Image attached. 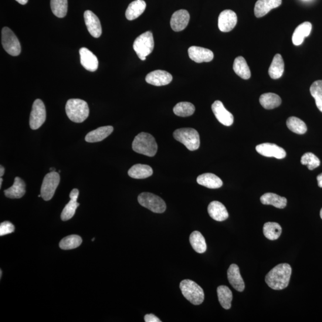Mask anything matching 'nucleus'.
Listing matches in <instances>:
<instances>
[{
    "mask_svg": "<svg viewBox=\"0 0 322 322\" xmlns=\"http://www.w3.org/2000/svg\"><path fill=\"white\" fill-rule=\"evenodd\" d=\"M287 125L291 131L298 134H304L307 130V125L304 122L297 117L288 118Z\"/></svg>",
    "mask_w": 322,
    "mask_h": 322,
    "instance_id": "nucleus-35",
    "label": "nucleus"
},
{
    "mask_svg": "<svg viewBox=\"0 0 322 322\" xmlns=\"http://www.w3.org/2000/svg\"><path fill=\"white\" fill-rule=\"evenodd\" d=\"M79 196V190L77 189H74L70 193L69 197L71 199L76 200L77 201L78 198Z\"/></svg>",
    "mask_w": 322,
    "mask_h": 322,
    "instance_id": "nucleus-44",
    "label": "nucleus"
},
{
    "mask_svg": "<svg viewBox=\"0 0 322 322\" xmlns=\"http://www.w3.org/2000/svg\"><path fill=\"white\" fill-rule=\"evenodd\" d=\"M190 58L196 63L209 62L213 59L211 50L203 47L192 46L188 50Z\"/></svg>",
    "mask_w": 322,
    "mask_h": 322,
    "instance_id": "nucleus-16",
    "label": "nucleus"
},
{
    "mask_svg": "<svg viewBox=\"0 0 322 322\" xmlns=\"http://www.w3.org/2000/svg\"><path fill=\"white\" fill-rule=\"evenodd\" d=\"M197 183L199 185L209 189H219L223 186V182L218 176L212 173H205L198 176Z\"/></svg>",
    "mask_w": 322,
    "mask_h": 322,
    "instance_id": "nucleus-26",
    "label": "nucleus"
},
{
    "mask_svg": "<svg viewBox=\"0 0 322 322\" xmlns=\"http://www.w3.org/2000/svg\"><path fill=\"white\" fill-rule=\"evenodd\" d=\"M208 212L211 218L218 222H223L229 218V213L225 206L219 201H212L209 203Z\"/></svg>",
    "mask_w": 322,
    "mask_h": 322,
    "instance_id": "nucleus-21",
    "label": "nucleus"
},
{
    "mask_svg": "<svg viewBox=\"0 0 322 322\" xmlns=\"http://www.w3.org/2000/svg\"><path fill=\"white\" fill-rule=\"evenodd\" d=\"M6 197L10 199H19L23 197L26 193V185L23 180L19 177L15 179L14 184L8 189L5 190Z\"/></svg>",
    "mask_w": 322,
    "mask_h": 322,
    "instance_id": "nucleus-22",
    "label": "nucleus"
},
{
    "mask_svg": "<svg viewBox=\"0 0 322 322\" xmlns=\"http://www.w3.org/2000/svg\"><path fill=\"white\" fill-rule=\"evenodd\" d=\"M291 273L292 268L289 264H280L267 274L266 282L274 290H282L289 284Z\"/></svg>",
    "mask_w": 322,
    "mask_h": 322,
    "instance_id": "nucleus-1",
    "label": "nucleus"
},
{
    "mask_svg": "<svg viewBox=\"0 0 322 322\" xmlns=\"http://www.w3.org/2000/svg\"><path fill=\"white\" fill-rule=\"evenodd\" d=\"M172 77L170 74L165 70H154L148 74L146 77V81L155 86H163L171 82Z\"/></svg>",
    "mask_w": 322,
    "mask_h": 322,
    "instance_id": "nucleus-15",
    "label": "nucleus"
},
{
    "mask_svg": "<svg viewBox=\"0 0 322 322\" xmlns=\"http://www.w3.org/2000/svg\"><path fill=\"white\" fill-rule=\"evenodd\" d=\"M82 239L79 235H73L64 238L59 243L61 249L69 250L77 248L82 243Z\"/></svg>",
    "mask_w": 322,
    "mask_h": 322,
    "instance_id": "nucleus-38",
    "label": "nucleus"
},
{
    "mask_svg": "<svg viewBox=\"0 0 322 322\" xmlns=\"http://www.w3.org/2000/svg\"><path fill=\"white\" fill-rule=\"evenodd\" d=\"M260 103L264 109L273 110L280 106L282 100L277 94L268 93H264L260 96Z\"/></svg>",
    "mask_w": 322,
    "mask_h": 322,
    "instance_id": "nucleus-30",
    "label": "nucleus"
},
{
    "mask_svg": "<svg viewBox=\"0 0 322 322\" xmlns=\"http://www.w3.org/2000/svg\"><path fill=\"white\" fill-rule=\"evenodd\" d=\"M317 181L318 182V186H319L320 188H322V173L317 176Z\"/></svg>",
    "mask_w": 322,
    "mask_h": 322,
    "instance_id": "nucleus-45",
    "label": "nucleus"
},
{
    "mask_svg": "<svg viewBox=\"0 0 322 322\" xmlns=\"http://www.w3.org/2000/svg\"><path fill=\"white\" fill-rule=\"evenodd\" d=\"M320 218L322 219V208L321 209V211L320 212Z\"/></svg>",
    "mask_w": 322,
    "mask_h": 322,
    "instance_id": "nucleus-50",
    "label": "nucleus"
},
{
    "mask_svg": "<svg viewBox=\"0 0 322 322\" xmlns=\"http://www.w3.org/2000/svg\"><path fill=\"white\" fill-rule=\"evenodd\" d=\"M175 115L178 117H187L194 114L195 107L191 103L180 102L175 105L173 109Z\"/></svg>",
    "mask_w": 322,
    "mask_h": 322,
    "instance_id": "nucleus-37",
    "label": "nucleus"
},
{
    "mask_svg": "<svg viewBox=\"0 0 322 322\" xmlns=\"http://www.w3.org/2000/svg\"><path fill=\"white\" fill-rule=\"evenodd\" d=\"M114 128L112 126L101 127L88 133L85 140L89 143H96L104 140L113 133Z\"/></svg>",
    "mask_w": 322,
    "mask_h": 322,
    "instance_id": "nucleus-23",
    "label": "nucleus"
},
{
    "mask_svg": "<svg viewBox=\"0 0 322 322\" xmlns=\"http://www.w3.org/2000/svg\"><path fill=\"white\" fill-rule=\"evenodd\" d=\"M46 120V111L45 104L40 99L33 102L29 118L30 127L32 130H37L45 123Z\"/></svg>",
    "mask_w": 322,
    "mask_h": 322,
    "instance_id": "nucleus-10",
    "label": "nucleus"
},
{
    "mask_svg": "<svg viewBox=\"0 0 322 322\" xmlns=\"http://www.w3.org/2000/svg\"><path fill=\"white\" fill-rule=\"evenodd\" d=\"M190 20V15L187 10H180L172 15L170 24L175 32L182 31L187 27Z\"/></svg>",
    "mask_w": 322,
    "mask_h": 322,
    "instance_id": "nucleus-17",
    "label": "nucleus"
},
{
    "mask_svg": "<svg viewBox=\"0 0 322 322\" xmlns=\"http://www.w3.org/2000/svg\"><path fill=\"white\" fill-rule=\"evenodd\" d=\"M51 9L57 18L65 17L67 12V0H51Z\"/></svg>",
    "mask_w": 322,
    "mask_h": 322,
    "instance_id": "nucleus-36",
    "label": "nucleus"
},
{
    "mask_svg": "<svg viewBox=\"0 0 322 322\" xmlns=\"http://www.w3.org/2000/svg\"><path fill=\"white\" fill-rule=\"evenodd\" d=\"M145 321L146 322H161V320L153 314L145 315Z\"/></svg>",
    "mask_w": 322,
    "mask_h": 322,
    "instance_id": "nucleus-43",
    "label": "nucleus"
},
{
    "mask_svg": "<svg viewBox=\"0 0 322 322\" xmlns=\"http://www.w3.org/2000/svg\"><path fill=\"white\" fill-rule=\"evenodd\" d=\"M218 295L220 304L226 310H229L232 306L233 294L231 290L226 286L218 288Z\"/></svg>",
    "mask_w": 322,
    "mask_h": 322,
    "instance_id": "nucleus-32",
    "label": "nucleus"
},
{
    "mask_svg": "<svg viewBox=\"0 0 322 322\" xmlns=\"http://www.w3.org/2000/svg\"><path fill=\"white\" fill-rule=\"evenodd\" d=\"M264 205H273L274 207L283 209L287 206V199L273 193H267L260 198Z\"/></svg>",
    "mask_w": 322,
    "mask_h": 322,
    "instance_id": "nucleus-28",
    "label": "nucleus"
},
{
    "mask_svg": "<svg viewBox=\"0 0 322 322\" xmlns=\"http://www.w3.org/2000/svg\"><path fill=\"white\" fill-rule=\"evenodd\" d=\"M15 231V226L9 222H5L0 225V236H4Z\"/></svg>",
    "mask_w": 322,
    "mask_h": 322,
    "instance_id": "nucleus-42",
    "label": "nucleus"
},
{
    "mask_svg": "<svg viewBox=\"0 0 322 322\" xmlns=\"http://www.w3.org/2000/svg\"><path fill=\"white\" fill-rule=\"evenodd\" d=\"M212 111L220 123L228 127L233 124V115L226 109L221 101H214L212 104Z\"/></svg>",
    "mask_w": 322,
    "mask_h": 322,
    "instance_id": "nucleus-13",
    "label": "nucleus"
},
{
    "mask_svg": "<svg viewBox=\"0 0 322 322\" xmlns=\"http://www.w3.org/2000/svg\"><path fill=\"white\" fill-rule=\"evenodd\" d=\"M84 16L85 23L90 34L94 38H99L102 33L99 19L90 10H86Z\"/></svg>",
    "mask_w": 322,
    "mask_h": 322,
    "instance_id": "nucleus-14",
    "label": "nucleus"
},
{
    "mask_svg": "<svg viewBox=\"0 0 322 322\" xmlns=\"http://www.w3.org/2000/svg\"><path fill=\"white\" fill-rule=\"evenodd\" d=\"M79 206L80 203L77 202L76 200L70 199V201L67 203L61 213V219L63 221H67V220L72 219L76 213L77 208Z\"/></svg>",
    "mask_w": 322,
    "mask_h": 322,
    "instance_id": "nucleus-40",
    "label": "nucleus"
},
{
    "mask_svg": "<svg viewBox=\"0 0 322 322\" xmlns=\"http://www.w3.org/2000/svg\"><path fill=\"white\" fill-rule=\"evenodd\" d=\"M235 73L243 80H248L251 77V70L246 60L242 56L236 57L233 63Z\"/></svg>",
    "mask_w": 322,
    "mask_h": 322,
    "instance_id": "nucleus-31",
    "label": "nucleus"
},
{
    "mask_svg": "<svg viewBox=\"0 0 322 322\" xmlns=\"http://www.w3.org/2000/svg\"><path fill=\"white\" fill-rule=\"evenodd\" d=\"M0 274H1V275H0V277L2 278V270L0 271Z\"/></svg>",
    "mask_w": 322,
    "mask_h": 322,
    "instance_id": "nucleus-51",
    "label": "nucleus"
},
{
    "mask_svg": "<svg viewBox=\"0 0 322 322\" xmlns=\"http://www.w3.org/2000/svg\"><path fill=\"white\" fill-rule=\"evenodd\" d=\"M189 240L193 249L196 253L202 254L206 252L207 246H206L204 237L203 236L201 232L198 231L192 232L190 236Z\"/></svg>",
    "mask_w": 322,
    "mask_h": 322,
    "instance_id": "nucleus-33",
    "label": "nucleus"
},
{
    "mask_svg": "<svg viewBox=\"0 0 322 322\" xmlns=\"http://www.w3.org/2000/svg\"><path fill=\"white\" fill-rule=\"evenodd\" d=\"M5 168L4 167H3L2 165H1V167H0V177H2L3 175H4L5 174Z\"/></svg>",
    "mask_w": 322,
    "mask_h": 322,
    "instance_id": "nucleus-46",
    "label": "nucleus"
},
{
    "mask_svg": "<svg viewBox=\"0 0 322 322\" xmlns=\"http://www.w3.org/2000/svg\"><path fill=\"white\" fill-rule=\"evenodd\" d=\"M228 278L229 283L239 292H242L245 290V283L241 275H240L239 268L235 264H232L228 270Z\"/></svg>",
    "mask_w": 322,
    "mask_h": 322,
    "instance_id": "nucleus-20",
    "label": "nucleus"
},
{
    "mask_svg": "<svg viewBox=\"0 0 322 322\" xmlns=\"http://www.w3.org/2000/svg\"><path fill=\"white\" fill-rule=\"evenodd\" d=\"M154 48L153 34L151 31H147L138 36L134 41L133 49L139 58L145 60L150 55Z\"/></svg>",
    "mask_w": 322,
    "mask_h": 322,
    "instance_id": "nucleus-6",
    "label": "nucleus"
},
{
    "mask_svg": "<svg viewBox=\"0 0 322 322\" xmlns=\"http://www.w3.org/2000/svg\"><path fill=\"white\" fill-rule=\"evenodd\" d=\"M94 238H93V239H92V241H94Z\"/></svg>",
    "mask_w": 322,
    "mask_h": 322,
    "instance_id": "nucleus-52",
    "label": "nucleus"
},
{
    "mask_svg": "<svg viewBox=\"0 0 322 322\" xmlns=\"http://www.w3.org/2000/svg\"><path fill=\"white\" fill-rule=\"evenodd\" d=\"M128 175L135 179H144L153 174V169L148 165L135 164L128 172Z\"/></svg>",
    "mask_w": 322,
    "mask_h": 322,
    "instance_id": "nucleus-27",
    "label": "nucleus"
},
{
    "mask_svg": "<svg viewBox=\"0 0 322 322\" xmlns=\"http://www.w3.org/2000/svg\"><path fill=\"white\" fill-rule=\"evenodd\" d=\"M80 55L81 63L85 69L90 72H94L97 69L99 61L90 50L83 47L80 50Z\"/></svg>",
    "mask_w": 322,
    "mask_h": 322,
    "instance_id": "nucleus-18",
    "label": "nucleus"
},
{
    "mask_svg": "<svg viewBox=\"0 0 322 322\" xmlns=\"http://www.w3.org/2000/svg\"><path fill=\"white\" fill-rule=\"evenodd\" d=\"M16 1L18 2L20 5H25L28 3V0H16Z\"/></svg>",
    "mask_w": 322,
    "mask_h": 322,
    "instance_id": "nucleus-47",
    "label": "nucleus"
},
{
    "mask_svg": "<svg viewBox=\"0 0 322 322\" xmlns=\"http://www.w3.org/2000/svg\"><path fill=\"white\" fill-rule=\"evenodd\" d=\"M301 163L307 165L310 170H313L320 165V161L316 155L311 152H307L301 157Z\"/></svg>",
    "mask_w": 322,
    "mask_h": 322,
    "instance_id": "nucleus-41",
    "label": "nucleus"
},
{
    "mask_svg": "<svg viewBox=\"0 0 322 322\" xmlns=\"http://www.w3.org/2000/svg\"><path fill=\"white\" fill-rule=\"evenodd\" d=\"M284 64L282 56L277 54L274 56L269 67V74L272 79H279L283 76Z\"/></svg>",
    "mask_w": 322,
    "mask_h": 322,
    "instance_id": "nucleus-29",
    "label": "nucleus"
},
{
    "mask_svg": "<svg viewBox=\"0 0 322 322\" xmlns=\"http://www.w3.org/2000/svg\"><path fill=\"white\" fill-rule=\"evenodd\" d=\"M3 181V178L1 177V178H0V188H2Z\"/></svg>",
    "mask_w": 322,
    "mask_h": 322,
    "instance_id": "nucleus-48",
    "label": "nucleus"
},
{
    "mask_svg": "<svg viewBox=\"0 0 322 322\" xmlns=\"http://www.w3.org/2000/svg\"><path fill=\"white\" fill-rule=\"evenodd\" d=\"M176 140L184 144L189 151L197 150L200 147V137L198 132L191 128L177 129L173 133Z\"/></svg>",
    "mask_w": 322,
    "mask_h": 322,
    "instance_id": "nucleus-4",
    "label": "nucleus"
},
{
    "mask_svg": "<svg viewBox=\"0 0 322 322\" xmlns=\"http://www.w3.org/2000/svg\"><path fill=\"white\" fill-rule=\"evenodd\" d=\"M263 233L266 238L269 240H276L282 233V228L279 224L274 222H268L264 224Z\"/></svg>",
    "mask_w": 322,
    "mask_h": 322,
    "instance_id": "nucleus-34",
    "label": "nucleus"
},
{
    "mask_svg": "<svg viewBox=\"0 0 322 322\" xmlns=\"http://www.w3.org/2000/svg\"><path fill=\"white\" fill-rule=\"evenodd\" d=\"M50 170L51 171H56V169L54 168H50Z\"/></svg>",
    "mask_w": 322,
    "mask_h": 322,
    "instance_id": "nucleus-49",
    "label": "nucleus"
},
{
    "mask_svg": "<svg viewBox=\"0 0 322 322\" xmlns=\"http://www.w3.org/2000/svg\"><path fill=\"white\" fill-rule=\"evenodd\" d=\"M147 8V3L144 0H135L129 5L125 12V16L129 20H133L143 14Z\"/></svg>",
    "mask_w": 322,
    "mask_h": 322,
    "instance_id": "nucleus-25",
    "label": "nucleus"
},
{
    "mask_svg": "<svg viewBox=\"0 0 322 322\" xmlns=\"http://www.w3.org/2000/svg\"><path fill=\"white\" fill-rule=\"evenodd\" d=\"M2 42L6 52L13 56H17L21 52L19 40L11 29L5 27L2 31Z\"/></svg>",
    "mask_w": 322,
    "mask_h": 322,
    "instance_id": "nucleus-8",
    "label": "nucleus"
},
{
    "mask_svg": "<svg viewBox=\"0 0 322 322\" xmlns=\"http://www.w3.org/2000/svg\"><path fill=\"white\" fill-rule=\"evenodd\" d=\"M312 25L311 23L305 22L298 26L293 35V43L295 46H300L304 42L305 38H306L310 34Z\"/></svg>",
    "mask_w": 322,
    "mask_h": 322,
    "instance_id": "nucleus-24",
    "label": "nucleus"
},
{
    "mask_svg": "<svg viewBox=\"0 0 322 322\" xmlns=\"http://www.w3.org/2000/svg\"><path fill=\"white\" fill-rule=\"evenodd\" d=\"M238 18L235 12L230 10H224L219 17V28L222 32L231 31L237 24Z\"/></svg>",
    "mask_w": 322,
    "mask_h": 322,
    "instance_id": "nucleus-11",
    "label": "nucleus"
},
{
    "mask_svg": "<svg viewBox=\"0 0 322 322\" xmlns=\"http://www.w3.org/2000/svg\"><path fill=\"white\" fill-rule=\"evenodd\" d=\"M132 148L138 154L153 157L157 154L158 145L153 135L141 132L134 139Z\"/></svg>",
    "mask_w": 322,
    "mask_h": 322,
    "instance_id": "nucleus-2",
    "label": "nucleus"
},
{
    "mask_svg": "<svg viewBox=\"0 0 322 322\" xmlns=\"http://www.w3.org/2000/svg\"><path fill=\"white\" fill-rule=\"evenodd\" d=\"M60 178L59 174L56 171H51L46 175L41 188V195L45 201H50L53 197L59 185Z\"/></svg>",
    "mask_w": 322,
    "mask_h": 322,
    "instance_id": "nucleus-9",
    "label": "nucleus"
},
{
    "mask_svg": "<svg viewBox=\"0 0 322 322\" xmlns=\"http://www.w3.org/2000/svg\"><path fill=\"white\" fill-rule=\"evenodd\" d=\"M65 110L67 116L74 123H83L89 116V106L83 100L69 99L67 101Z\"/></svg>",
    "mask_w": 322,
    "mask_h": 322,
    "instance_id": "nucleus-3",
    "label": "nucleus"
},
{
    "mask_svg": "<svg viewBox=\"0 0 322 322\" xmlns=\"http://www.w3.org/2000/svg\"><path fill=\"white\" fill-rule=\"evenodd\" d=\"M180 288L184 296L193 304H201L204 300V292L202 288L191 280H182L180 284Z\"/></svg>",
    "mask_w": 322,
    "mask_h": 322,
    "instance_id": "nucleus-5",
    "label": "nucleus"
},
{
    "mask_svg": "<svg viewBox=\"0 0 322 322\" xmlns=\"http://www.w3.org/2000/svg\"><path fill=\"white\" fill-rule=\"evenodd\" d=\"M138 201L142 206L155 213H163L167 208L163 199L151 193H141L138 196Z\"/></svg>",
    "mask_w": 322,
    "mask_h": 322,
    "instance_id": "nucleus-7",
    "label": "nucleus"
},
{
    "mask_svg": "<svg viewBox=\"0 0 322 322\" xmlns=\"http://www.w3.org/2000/svg\"><path fill=\"white\" fill-rule=\"evenodd\" d=\"M281 5L282 0H258L254 8V13L257 18H262Z\"/></svg>",
    "mask_w": 322,
    "mask_h": 322,
    "instance_id": "nucleus-19",
    "label": "nucleus"
},
{
    "mask_svg": "<svg viewBox=\"0 0 322 322\" xmlns=\"http://www.w3.org/2000/svg\"><path fill=\"white\" fill-rule=\"evenodd\" d=\"M256 151L258 153L266 157H274L283 159L286 157V151L279 146L273 144H262L257 145Z\"/></svg>",
    "mask_w": 322,
    "mask_h": 322,
    "instance_id": "nucleus-12",
    "label": "nucleus"
},
{
    "mask_svg": "<svg viewBox=\"0 0 322 322\" xmlns=\"http://www.w3.org/2000/svg\"><path fill=\"white\" fill-rule=\"evenodd\" d=\"M310 91L316 101L318 110L322 113V80L315 81L311 85Z\"/></svg>",
    "mask_w": 322,
    "mask_h": 322,
    "instance_id": "nucleus-39",
    "label": "nucleus"
}]
</instances>
